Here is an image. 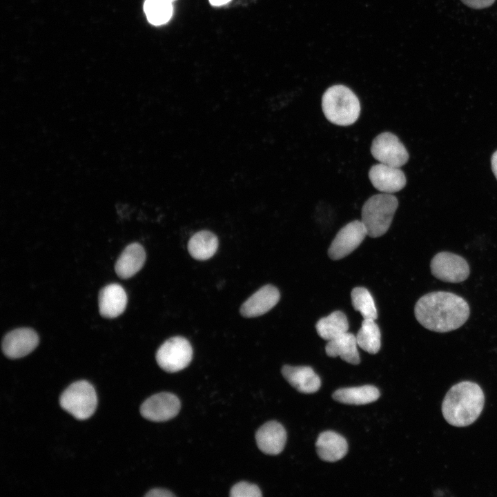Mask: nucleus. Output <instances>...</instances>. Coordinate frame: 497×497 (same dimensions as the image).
I'll return each mask as SVG.
<instances>
[{"instance_id": "obj_9", "label": "nucleus", "mask_w": 497, "mask_h": 497, "mask_svg": "<svg viewBox=\"0 0 497 497\" xmlns=\"http://www.w3.org/2000/svg\"><path fill=\"white\" fill-rule=\"evenodd\" d=\"M367 235L362 221L354 220L343 226L332 241L329 250V257L342 259L353 252Z\"/></svg>"}, {"instance_id": "obj_20", "label": "nucleus", "mask_w": 497, "mask_h": 497, "mask_svg": "<svg viewBox=\"0 0 497 497\" xmlns=\"http://www.w3.org/2000/svg\"><path fill=\"white\" fill-rule=\"evenodd\" d=\"M379 397V390L372 385L342 388L333 394L335 400L352 405H367L377 400Z\"/></svg>"}, {"instance_id": "obj_27", "label": "nucleus", "mask_w": 497, "mask_h": 497, "mask_svg": "<svg viewBox=\"0 0 497 497\" xmlns=\"http://www.w3.org/2000/svg\"><path fill=\"white\" fill-rule=\"evenodd\" d=\"M468 7L474 9H482L491 6L495 0H461Z\"/></svg>"}, {"instance_id": "obj_25", "label": "nucleus", "mask_w": 497, "mask_h": 497, "mask_svg": "<svg viewBox=\"0 0 497 497\" xmlns=\"http://www.w3.org/2000/svg\"><path fill=\"white\" fill-rule=\"evenodd\" d=\"M352 306L360 313L364 319L376 320L378 318L377 309L370 292L364 287L353 289L351 293Z\"/></svg>"}, {"instance_id": "obj_14", "label": "nucleus", "mask_w": 497, "mask_h": 497, "mask_svg": "<svg viewBox=\"0 0 497 497\" xmlns=\"http://www.w3.org/2000/svg\"><path fill=\"white\" fill-rule=\"evenodd\" d=\"M255 440L258 448L264 454H279L283 450L286 441L284 427L278 422L269 421L257 431Z\"/></svg>"}, {"instance_id": "obj_1", "label": "nucleus", "mask_w": 497, "mask_h": 497, "mask_svg": "<svg viewBox=\"0 0 497 497\" xmlns=\"http://www.w3.org/2000/svg\"><path fill=\"white\" fill-rule=\"evenodd\" d=\"M418 322L428 330L445 333L456 330L468 320L470 308L461 296L448 291L428 293L416 303Z\"/></svg>"}, {"instance_id": "obj_30", "label": "nucleus", "mask_w": 497, "mask_h": 497, "mask_svg": "<svg viewBox=\"0 0 497 497\" xmlns=\"http://www.w3.org/2000/svg\"><path fill=\"white\" fill-rule=\"evenodd\" d=\"M213 6H220L228 3L231 0H208Z\"/></svg>"}, {"instance_id": "obj_18", "label": "nucleus", "mask_w": 497, "mask_h": 497, "mask_svg": "<svg viewBox=\"0 0 497 497\" xmlns=\"http://www.w3.org/2000/svg\"><path fill=\"white\" fill-rule=\"evenodd\" d=\"M146 260V253L138 243L127 246L121 253L115 263V272L123 279L129 278L135 275L143 266Z\"/></svg>"}, {"instance_id": "obj_17", "label": "nucleus", "mask_w": 497, "mask_h": 497, "mask_svg": "<svg viewBox=\"0 0 497 497\" xmlns=\"http://www.w3.org/2000/svg\"><path fill=\"white\" fill-rule=\"evenodd\" d=\"M315 446L318 456L326 462H336L344 458L348 451L346 439L331 431L321 433Z\"/></svg>"}, {"instance_id": "obj_24", "label": "nucleus", "mask_w": 497, "mask_h": 497, "mask_svg": "<svg viewBox=\"0 0 497 497\" xmlns=\"http://www.w3.org/2000/svg\"><path fill=\"white\" fill-rule=\"evenodd\" d=\"M143 9L148 21L153 26H162L171 19L173 3L167 0H145Z\"/></svg>"}, {"instance_id": "obj_10", "label": "nucleus", "mask_w": 497, "mask_h": 497, "mask_svg": "<svg viewBox=\"0 0 497 497\" xmlns=\"http://www.w3.org/2000/svg\"><path fill=\"white\" fill-rule=\"evenodd\" d=\"M180 407V401L175 395L162 392L146 399L140 407V413L147 420L164 422L176 416Z\"/></svg>"}, {"instance_id": "obj_15", "label": "nucleus", "mask_w": 497, "mask_h": 497, "mask_svg": "<svg viewBox=\"0 0 497 497\" xmlns=\"http://www.w3.org/2000/svg\"><path fill=\"white\" fill-rule=\"evenodd\" d=\"M126 304V291L119 284H108L99 292V313L104 318H114L119 316L125 310Z\"/></svg>"}, {"instance_id": "obj_31", "label": "nucleus", "mask_w": 497, "mask_h": 497, "mask_svg": "<svg viewBox=\"0 0 497 497\" xmlns=\"http://www.w3.org/2000/svg\"><path fill=\"white\" fill-rule=\"evenodd\" d=\"M167 1H169V2L173 3L174 1H177V0H167Z\"/></svg>"}, {"instance_id": "obj_4", "label": "nucleus", "mask_w": 497, "mask_h": 497, "mask_svg": "<svg viewBox=\"0 0 497 497\" xmlns=\"http://www.w3.org/2000/svg\"><path fill=\"white\" fill-rule=\"evenodd\" d=\"M398 206L396 196L391 193H380L371 196L362 208V222L371 237L384 235L392 222Z\"/></svg>"}, {"instance_id": "obj_26", "label": "nucleus", "mask_w": 497, "mask_h": 497, "mask_svg": "<svg viewBox=\"0 0 497 497\" xmlns=\"http://www.w3.org/2000/svg\"><path fill=\"white\" fill-rule=\"evenodd\" d=\"M230 496L232 497H260L262 496V493L257 485L242 481L231 488Z\"/></svg>"}, {"instance_id": "obj_28", "label": "nucleus", "mask_w": 497, "mask_h": 497, "mask_svg": "<svg viewBox=\"0 0 497 497\" xmlns=\"http://www.w3.org/2000/svg\"><path fill=\"white\" fill-rule=\"evenodd\" d=\"M145 496L147 497H169L175 496V495L168 490L164 489H153L148 491Z\"/></svg>"}, {"instance_id": "obj_11", "label": "nucleus", "mask_w": 497, "mask_h": 497, "mask_svg": "<svg viewBox=\"0 0 497 497\" xmlns=\"http://www.w3.org/2000/svg\"><path fill=\"white\" fill-rule=\"evenodd\" d=\"M39 344L37 333L30 328H20L8 333L2 341L4 355L11 359L26 356Z\"/></svg>"}, {"instance_id": "obj_19", "label": "nucleus", "mask_w": 497, "mask_h": 497, "mask_svg": "<svg viewBox=\"0 0 497 497\" xmlns=\"http://www.w3.org/2000/svg\"><path fill=\"white\" fill-rule=\"evenodd\" d=\"M356 336L348 331L328 341L325 351L328 356L337 357L351 364L360 362Z\"/></svg>"}, {"instance_id": "obj_6", "label": "nucleus", "mask_w": 497, "mask_h": 497, "mask_svg": "<svg viewBox=\"0 0 497 497\" xmlns=\"http://www.w3.org/2000/svg\"><path fill=\"white\" fill-rule=\"evenodd\" d=\"M155 357L162 369L174 373L184 369L189 364L193 357V349L186 338L175 336L159 347Z\"/></svg>"}, {"instance_id": "obj_12", "label": "nucleus", "mask_w": 497, "mask_h": 497, "mask_svg": "<svg viewBox=\"0 0 497 497\" xmlns=\"http://www.w3.org/2000/svg\"><path fill=\"white\" fill-rule=\"evenodd\" d=\"M369 177L373 186L382 193L391 194L406 185V177L401 169L382 163L371 166Z\"/></svg>"}, {"instance_id": "obj_29", "label": "nucleus", "mask_w": 497, "mask_h": 497, "mask_svg": "<svg viewBox=\"0 0 497 497\" xmlns=\"http://www.w3.org/2000/svg\"><path fill=\"white\" fill-rule=\"evenodd\" d=\"M491 162L493 173L497 179V150L492 155Z\"/></svg>"}, {"instance_id": "obj_21", "label": "nucleus", "mask_w": 497, "mask_h": 497, "mask_svg": "<svg viewBox=\"0 0 497 497\" xmlns=\"http://www.w3.org/2000/svg\"><path fill=\"white\" fill-rule=\"evenodd\" d=\"M218 248L217 236L208 231L195 233L188 243L190 255L197 260H206L216 253Z\"/></svg>"}, {"instance_id": "obj_7", "label": "nucleus", "mask_w": 497, "mask_h": 497, "mask_svg": "<svg viewBox=\"0 0 497 497\" xmlns=\"http://www.w3.org/2000/svg\"><path fill=\"white\" fill-rule=\"evenodd\" d=\"M430 269L436 278L450 283L462 282L470 274L467 261L463 257L449 251L436 253L431 260Z\"/></svg>"}, {"instance_id": "obj_2", "label": "nucleus", "mask_w": 497, "mask_h": 497, "mask_svg": "<svg viewBox=\"0 0 497 497\" xmlns=\"http://www.w3.org/2000/svg\"><path fill=\"white\" fill-rule=\"evenodd\" d=\"M485 404L480 387L473 382L462 381L447 391L442 404L446 421L455 427L472 424L480 416Z\"/></svg>"}, {"instance_id": "obj_23", "label": "nucleus", "mask_w": 497, "mask_h": 497, "mask_svg": "<svg viewBox=\"0 0 497 497\" xmlns=\"http://www.w3.org/2000/svg\"><path fill=\"white\" fill-rule=\"evenodd\" d=\"M356 340L362 350L371 354L377 353L381 346V334L374 320L364 319L359 329Z\"/></svg>"}, {"instance_id": "obj_13", "label": "nucleus", "mask_w": 497, "mask_h": 497, "mask_svg": "<svg viewBox=\"0 0 497 497\" xmlns=\"http://www.w3.org/2000/svg\"><path fill=\"white\" fill-rule=\"evenodd\" d=\"M280 298V292L275 286L271 284L263 286L242 304L240 313L246 318L262 315L274 307Z\"/></svg>"}, {"instance_id": "obj_16", "label": "nucleus", "mask_w": 497, "mask_h": 497, "mask_svg": "<svg viewBox=\"0 0 497 497\" xmlns=\"http://www.w3.org/2000/svg\"><path fill=\"white\" fill-rule=\"evenodd\" d=\"M282 373L286 381L299 392L313 393L320 388V378L310 367L284 365Z\"/></svg>"}, {"instance_id": "obj_8", "label": "nucleus", "mask_w": 497, "mask_h": 497, "mask_svg": "<svg viewBox=\"0 0 497 497\" xmlns=\"http://www.w3.org/2000/svg\"><path fill=\"white\" fill-rule=\"evenodd\" d=\"M373 157L382 164L400 168L409 159L408 152L398 137L384 132L374 138L371 146Z\"/></svg>"}, {"instance_id": "obj_5", "label": "nucleus", "mask_w": 497, "mask_h": 497, "mask_svg": "<svg viewBox=\"0 0 497 497\" xmlns=\"http://www.w3.org/2000/svg\"><path fill=\"white\" fill-rule=\"evenodd\" d=\"M59 404L63 409L78 420H86L95 412L97 397L93 386L86 380L72 383L61 393Z\"/></svg>"}, {"instance_id": "obj_3", "label": "nucleus", "mask_w": 497, "mask_h": 497, "mask_svg": "<svg viewBox=\"0 0 497 497\" xmlns=\"http://www.w3.org/2000/svg\"><path fill=\"white\" fill-rule=\"evenodd\" d=\"M322 108L330 122L342 126L353 124L360 113L358 97L350 88L340 84L332 86L324 92Z\"/></svg>"}, {"instance_id": "obj_22", "label": "nucleus", "mask_w": 497, "mask_h": 497, "mask_svg": "<svg viewBox=\"0 0 497 497\" xmlns=\"http://www.w3.org/2000/svg\"><path fill=\"white\" fill-rule=\"evenodd\" d=\"M315 328L322 338L329 341L347 332L349 322L343 312L335 311L328 316L320 319L316 323Z\"/></svg>"}]
</instances>
